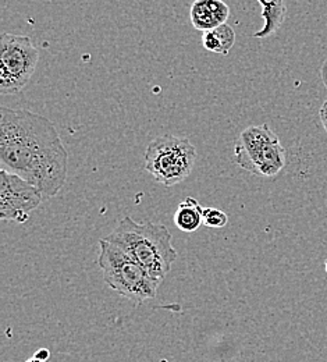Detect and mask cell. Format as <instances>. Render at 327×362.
<instances>
[{
	"label": "cell",
	"mask_w": 327,
	"mask_h": 362,
	"mask_svg": "<svg viewBox=\"0 0 327 362\" xmlns=\"http://www.w3.org/2000/svg\"><path fill=\"white\" fill-rule=\"evenodd\" d=\"M233 160L251 175L276 177L287 163V152L268 124L251 126L238 136Z\"/></svg>",
	"instance_id": "cell-4"
},
{
	"label": "cell",
	"mask_w": 327,
	"mask_h": 362,
	"mask_svg": "<svg viewBox=\"0 0 327 362\" xmlns=\"http://www.w3.org/2000/svg\"><path fill=\"white\" fill-rule=\"evenodd\" d=\"M229 222L227 214L218 208H203V225L210 228H222Z\"/></svg>",
	"instance_id": "cell-12"
},
{
	"label": "cell",
	"mask_w": 327,
	"mask_h": 362,
	"mask_svg": "<svg viewBox=\"0 0 327 362\" xmlns=\"http://www.w3.org/2000/svg\"><path fill=\"white\" fill-rule=\"evenodd\" d=\"M40 50L27 35L0 37V93L16 95L24 90L37 70Z\"/></svg>",
	"instance_id": "cell-6"
},
{
	"label": "cell",
	"mask_w": 327,
	"mask_h": 362,
	"mask_svg": "<svg viewBox=\"0 0 327 362\" xmlns=\"http://www.w3.org/2000/svg\"><path fill=\"white\" fill-rule=\"evenodd\" d=\"M44 199L42 192L31 182L4 169L0 170V218L3 221L25 223Z\"/></svg>",
	"instance_id": "cell-7"
},
{
	"label": "cell",
	"mask_w": 327,
	"mask_h": 362,
	"mask_svg": "<svg viewBox=\"0 0 327 362\" xmlns=\"http://www.w3.org/2000/svg\"><path fill=\"white\" fill-rule=\"evenodd\" d=\"M321 120H322V124H323L327 133V100L321 107Z\"/></svg>",
	"instance_id": "cell-14"
},
{
	"label": "cell",
	"mask_w": 327,
	"mask_h": 362,
	"mask_svg": "<svg viewBox=\"0 0 327 362\" xmlns=\"http://www.w3.org/2000/svg\"><path fill=\"white\" fill-rule=\"evenodd\" d=\"M27 362H45V361H41V360H38V358H35V357H32V358H30V360H27Z\"/></svg>",
	"instance_id": "cell-15"
},
{
	"label": "cell",
	"mask_w": 327,
	"mask_h": 362,
	"mask_svg": "<svg viewBox=\"0 0 327 362\" xmlns=\"http://www.w3.org/2000/svg\"><path fill=\"white\" fill-rule=\"evenodd\" d=\"M326 269H327V261H326Z\"/></svg>",
	"instance_id": "cell-16"
},
{
	"label": "cell",
	"mask_w": 327,
	"mask_h": 362,
	"mask_svg": "<svg viewBox=\"0 0 327 362\" xmlns=\"http://www.w3.org/2000/svg\"><path fill=\"white\" fill-rule=\"evenodd\" d=\"M106 240L124 250L157 286L172 271L179 257L167 227L152 222L138 223L130 216L120 221Z\"/></svg>",
	"instance_id": "cell-2"
},
{
	"label": "cell",
	"mask_w": 327,
	"mask_h": 362,
	"mask_svg": "<svg viewBox=\"0 0 327 362\" xmlns=\"http://www.w3.org/2000/svg\"><path fill=\"white\" fill-rule=\"evenodd\" d=\"M34 357L35 358H38V360H41V361H49V358H50V351L47 350V349H40L35 354H34Z\"/></svg>",
	"instance_id": "cell-13"
},
{
	"label": "cell",
	"mask_w": 327,
	"mask_h": 362,
	"mask_svg": "<svg viewBox=\"0 0 327 362\" xmlns=\"http://www.w3.org/2000/svg\"><path fill=\"white\" fill-rule=\"evenodd\" d=\"M230 7L223 0H195L189 8V20L195 30L208 33L227 24Z\"/></svg>",
	"instance_id": "cell-8"
},
{
	"label": "cell",
	"mask_w": 327,
	"mask_h": 362,
	"mask_svg": "<svg viewBox=\"0 0 327 362\" xmlns=\"http://www.w3.org/2000/svg\"><path fill=\"white\" fill-rule=\"evenodd\" d=\"M262 6L263 27L254 34L258 40H265L275 35L283 25L287 14L284 0H256Z\"/></svg>",
	"instance_id": "cell-9"
},
{
	"label": "cell",
	"mask_w": 327,
	"mask_h": 362,
	"mask_svg": "<svg viewBox=\"0 0 327 362\" xmlns=\"http://www.w3.org/2000/svg\"><path fill=\"white\" fill-rule=\"evenodd\" d=\"M173 219L177 228L192 233L203 225V208L195 198L188 197L179 205Z\"/></svg>",
	"instance_id": "cell-10"
},
{
	"label": "cell",
	"mask_w": 327,
	"mask_h": 362,
	"mask_svg": "<svg viewBox=\"0 0 327 362\" xmlns=\"http://www.w3.org/2000/svg\"><path fill=\"white\" fill-rule=\"evenodd\" d=\"M3 169L35 185L45 199L67 181L69 153L53 123L27 109L0 107Z\"/></svg>",
	"instance_id": "cell-1"
},
{
	"label": "cell",
	"mask_w": 327,
	"mask_h": 362,
	"mask_svg": "<svg viewBox=\"0 0 327 362\" xmlns=\"http://www.w3.org/2000/svg\"><path fill=\"white\" fill-rule=\"evenodd\" d=\"M145 170L166 187L187 180L196 162V149L184 136H160L153 138L143 155Z\"/></svg>",
	"instance_id": "cell-5"
},
{
	"label": "cell",
	"mask_w": 327,
	"mask_h": 362,
	"mask_svg": "<svg viewBox=\"0 0 327 362\" xmlns=\"http://www.w3.org/2000/svg\"><path fill=\"white\" fill-rule=\"evenodd\" d=\"M97 265L107 286L134 305L155 298L159 286L124 250L106 238L99 241Z\"/></svg>",
	"instance_id": "cell-3"
},
{
	"label": "cell",
	"mask_w": 327,
	"mask_h": 362,
	"mask_svg": "<svg viewBox=\"0 0 327 362\" xmlns=\"http://www.w3.org/2000/svg\"><path fill=\"white\" fill-rule=\"evenodd\" d=\"M234 44H235V33L232 25L229 24H223L215 30L203 33L202 35V45L212 53L226 56L230 53Z\"/></svg>",
	"instance_id": "cell-11"
}]
</instances>
